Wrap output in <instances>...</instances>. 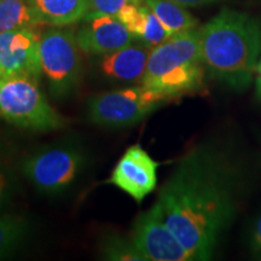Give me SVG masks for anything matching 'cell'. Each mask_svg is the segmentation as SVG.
<instances>
[{"instance_id":"obj_1","label":"cell","mask_w":261,"mask_h":261,"mask_svg":"<svg viewBox=\"0 0 261 261\" xmlns=\"http://www.w3.org/2000/svg\"><path fill=\"white\" fill-rule=\"evenodd\" d=\"M237 168L210 143L192 148L162 185L158 203L163 219L192 260H210L236 217Z\"/></svg>"},{"instance_id":"obj_2","label":"cell","mask_w":261,"mask_h":261,"mask_svg":"<svg viewBox=\"0 0 261 261\" xmlns=\"http://www.w3.org/2000/svg\"><path fill=\"white\" fill-rule=\"evenodd\" d=\"M202 63L214 79L244 90L255 77L261 56V24L256 18L224 9L200 29Z\"/></svg>"},{"instance_id":"obj_3","label":"cell","mask_w":261,"mask_h":261,"mask_svg":"<svg viewBox=\"0 0 261 261\" xmlns=\"http://www.w3.org/2000/svg\"><path fill=\"white\" fill-rule=\"evenodd\" d=\"M204 73L200 31L194 28L151 48L142 85L168 102L200 90Z\"/></svg>"},{"instance_id":"obj_4","label":"cell","mask_w":261,"mask_h":261,"mask_svg":"<svg viewBox=\"0 0 261 261\" xmlns=\"http://www.w3.org/2000/svg\"><path fill=\"white\" fill-rule=\"evenodd\" d=\"M0 116L34 132H50L67 125V119L47 102L39 80L22 74L0 77Z\"/></svg>"},{"instance_id":"obj_5","label":"cell","mask_w":261,"mask_h":261,"mask_svg":"<svg viewBox=\"0 0 261 261\" xmlns=\"http://www.w3.org/2000/svg\"><path fill=\"white\" fill-rule=\"evenodd\" d=\"M80 52L73 29L54 27L41 34L42 75L47 81L51 96L56 99L69 97L79 86L83 74Z\"/></svg>"},{"instance_id":"obj_6","label":"cell","mask_w":261,"mask_h":261,"mask_svg":"<svg viewBox=\"0 0 261 261\" xmlns=\"http://www.w3.org/2000/svg\"><path fill=\"white\" fill-rule=\"evenodd\" d=\"M163 103L165 99L140 84L93 96L87 103V119L110 128L129 127L143 121Z\"/></svg>"},{"instance_id":"obj_7","label":"cell","mask_w":261,"mask_h":261,"mask_svg":"<svg viewBox=\"0 0 261 261\" xmlns=\"http://www.w3.org/2000/svg\"><path fill=\"white\" fill-rule=\"evenodd\" d=\"M85 156L73 143H62L37 150L22 162V173L33 187L55 195L68 189L83 169Z\"/></svg>"},{"instance_id":"obj_8","label":"cell","mask_w":261,"mask_h":261,"mask_svg":"<svg viewBox=\"0 0 261 261\" xmlns=\"http://www.w3.org/2000/svg\"><path fill=\"white\" fill-rule=\"evenodd\" d=\"M130 238L145 261L192 260L166 224L158 202L149 211L138 215L133 224Z\"/></svg>"},{"instance_id":"obj_9","label":"cell","mask_w":261,"mask_h":261,"mask_svg":"<svg viewBox=\"0 0 261 261\" xmlns=\"http://www.w3.org/2000/svg\"><path fill=\"white\" fill-rule=\"evenodd\" d=\"M159 166L160 163L142 146L132 145L116 163L108 182L115 185L140 203L155 190Z\"/></svg>"},{"instance_id":"obj_10","label":"cell","mask_w":261,"mask_h":261,"mask_svg":"<svg viewBox=\"0 0 261 261\" xmlns=\"http://www.w3.org/2000/svg\"><path fill=\"white\" fill-rule=\"evenodd\" d=\"M40 38L38 29L0 33V67L4 75L22 74L40 79Z\"/></svg>"},{"instance_id":"obj_11","label":"cell","mask_w":261,"mask_h":261,"mask_svg":"<svg viewBox=\"0 0 261 261\" xmlns=\"http://www.w3.org/2000/svg\"><path fill=\"white\" fill-rule=\"evenodd\" d=\"M133 37L116 16L103 15L85 21L76 33L81 52L96 56L112 54L132 44Z\"/></svg>"},{"instance_id":"obj_12","label":"cell","mask_w":261,"mask_h":261,"mask_svg":"<svg viewBox=\"0 0 261 261\" xmlns=\"http://www.w3.org/2000/svg\"><path fill=\"white\" fill-rule=\"evenodd\" d=\"M151 48L144 44H129L127 46L103 55L99 69L104 76L125 84H142Z\"/></svg>"},{"instance_id":"obj_13","label":"cell","mask_w":261,"mask_h":261,"mask_svg":"<svg viewBox=\"0 0 261 261\" xmlns=\"http://www.w3.org/2000/svg\"><path fill=\"white\" fill-rule=\"evenodd\" d=\"M116 17L125 24L133 37L150 48H154L172 37L143 2L126 5L120 10Z\"/></svg>"},{"instance_id":"obj_14","label":"cell","mask_w":261,"mask_h":261,"mask_svg":"<svg viewBox=\"0 0 261 261\" xmlns=\"http://www.w3.org/2000/svg\"><path fill=\"white\" fill-rule=\"evenodd\" d=\"M41 24L64 27L81 21L90 0H29Z\"/></svg>"},{"instance_id":"obj_15","label":"cell","mask_w":261,"mask_h":261,"mask_svg":"<svg viewBox=\"0 0 261 261\" xmlns=\"http://www.w3.org/2000/svg\"><path fill=\"white\" fill-rule=\"evenodd\" d=\"M142 2L154 12L171 35L190 31L197 25V19L190 12L171 0H142Z\"/></svg>"},{"instance_id":"obj_16","label":"cell","mask_w":261,"mask_h":261,"mask_svg":"<svg viewBox=\"0 0 261 261\" xmlns=\"http://www.w3.org/2000/svg\"><path fill=\"white\" fill-rule=\"evenodd\" d=\"M40 24L29 0H0V33Z\"/></svg>"},{"instance_id":"obj_17","label":"cell","mask_w":261,"mask_h":261,"mask_svg":"<svg viewBox=\"0 0 261 261\" xmlns=\"http://www.w3.org/2000/svg\"><path fill=\"white\" fill-rule=\"evenodd\" d=\"M29 232V223L17 214H0V257H4L19 247Z\"/></svg>"},{"instance_id":"obj_18","label":"cell","mask_w":261,"mask_h":261,"mask_svg":"<svg viewBox=\"0 0 261 261\" xmlns=\"http://www.w3.org/2000/svg\"><path fill=\"white\" fill-rule=\"evenodd\" d=\"M99 255L103 260L145 261L132 238L122 237L116 233L107 234L102 238L99 243Z\"/></svg>"},{"instance_id":"obj_19","label":"cell","mask_w":261,"mask_h":261,"mask_svg":"<svg viewBox=\"0 0 261 261\" xmlns=\"http://www.w3.org/2000/svg\"><path fill=\"white\" fill-rule=\"evenodd\" d=\"M18 190V179L14 168L0 160V212L5 210L15 198Z\"/></svg>"},{"instance_id":"obj_20","label":"cell","mask_w":261,"mask_h":261,"mask_svg":"<svg viewBox=\"0 0 261 261\" xmlns=\"http://www.w3.org/2000/svg\"><path fill=\"white\" fill-rule=\"evenodd\" d=\"M140 2L142 0H90L89 10H87L84 21L103 15L116 16L120 10L125 8L126 5Z\"/></svg>"},{"instance_id":"obj_21","label":"cell","mask_w":261,"mask_h":261,"mask_svg":"<svg viewBox=\"0 0 261 261\" xmlns=\"http://www.w3.org/2000/svg\"><path fill=\"white\" fill-rule=\"evenodd\" d=\"M250 248L256 255L261 256V215L254 223L252 233H250Z\"/></svg>"},{"instance_id":"obj_22","label":"cell","mask_w":261,"mask_h":261,"mask_svg":"<svg viewBox=\"0 0 261 261\" xmlns=\"http://www.w3.org/2000/svg\"><path fill=\"white\" fill-rule=\"evenodd\" d=\"M171 2L182 6V8H196V6L210 4V3L214 2V0H171Z\"/></svg>"},{"instance_id":"obj_23","label":"cell","mask_w":261,"mask_h":261,"mask_svg":"<svg viewBox=\"0 0 261 261\" xmlns=\"http://www.w3.org/2000/svg\"><path fill=\"white\" fill-rule=\"evenodd\" d=\"M254 81H255V90H256V96L259 99H261V56L260 60L257 62V67L255 71V77H254Z\"/></svg>"},{"instance_id":"obj_24","label":"cell","mask_w":261,"mask_h":261,"mask_svg":"<svg viewBox=\"0 0 261 261\" xmlns=\"http://www.w3.org/2000/svg\"><path fill=\"white\" fill-rule=\"evenodd\" d=\"M2 76H4V71H3L2 67H0V77H2Z\"/></svg>"}]
</instances>
